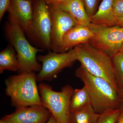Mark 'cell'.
Listing matches in <instances>:
<instances>
[{"label": "cell", "mask_w": 123, "mask_h": 123, "mask_svg": "<svg viewBox=\"0 0 123 123\" xmlns=\"http://www.w3.org/2000/svg\"><path fill=\"white\" fill-rule=\"evenodd\" d=\"M75 75L88 89L95 112L101 114L108 110L119 109L118 91L108 81L91 74L81 65L75 70Z\"/></svg>", "instance_id": "1"}, {"label": "cell", "mask_w": 123, "mask_h": 123, "mask_svg": "<svg viewBox=\"0 0 123 123\" xmlns=\"http://www.w3.org/2000/svg\"><path fill=\"white\" fill-rule=\"evenodd\" d=\"M37 81L36 75L34 72L21 73L6 79V93L11 98L12 106L16 108L43 106Z\"/></svg>", "instance_id": "2"}, {"label": "cell", "mask_w": 123, "mask_h": 123, "mask_svg": "<svg viewBox=\"0 0 123 123\" xmlns=\"http://www.w3.org/2000/svg\"><path fill=\"white\" fill-rule=\"evenodd\" d=\"M8 19L5 26L6 37L17 53L20 73L39 72L42 65L38 62L36 56L39 52L44 50L33 47L26 39L24 33L15 21Z\"/></svg>", "instance_id": "3"}, {"label": "cell", "mask_w": 123, "mask_h": 123, "mask_svg": "<svg viewBox=\"0 0 123 123\" xmlns=\"http://www.w3.org/2000/svg\"><path fill=\"white\" fill-rule=\"evenodd\" d=\"M74 48L77 60L81 66L92 75L107 81L118 91L111 57L89 43L77 45Z\"/></svg>", "instance_id": "4"}, {"label": "cell", "mask_w": 123, "mask_h": 123, "mask_svg": "<svg viewBox=\"0 0 123 123\" xmlns=\"http://www.w3.org/2000/svg\"><path fill=\"white\" fill-rule=\"evenodd\" d=\"M38 87L43 106L50 111L58 123H69L70 99L74 90L73 87L66 85L61 91L57 92L43 82Z\"/></svg>", "instance_id": "5"}, {"label": "cell", "mask_w": 123, "mask_h": 123, "mask_svg": "<svg viewBox=\"0 0 123 123\" xmlns=\"http://www.w3.org/2000/svg\"><path fill=\"white\" fill-rule=\"evenodd\" d=\"M51 31L49 7L44 0H36L31 24L26 32L27 37L36 47L51 50Z\"/></svg>", "instance_id": "6"}, {"label": "cell", "mask_w": 123, "mask_h": 123, "mask_svg": "<svg viewBox=\"0 0 123 123\" xmlns=\"http://www.w3.org/2000/svg\"><path fill=\"white\" fill-rule=\"evenodd\" d=\"M88 26L93 34L88 42L91 46L111 57L120 50L123 43V26H105L91 23Z\"/></svg>", "instance_id": "7"}, {"label": "cell", "mask_w": 123, "mask_h": 123, "mask_svg": "<svg viewBox=\"0 0 123 123\" xmlns=\"http://www.w3.org/2000/svg\"><path fill=\"white\" fill-rule=\"evenodd\" d=\"M38 61L42 62V69L36 75L37 81H51L64 68L72 66L77 60L75 48L65 53H58L49 51L45 55H38Z\"/></svg>", "instance_id": "8"}, {"label": "cell", "mask_w": 123, "mask_h": 123, "mask_svg": "<svg viewBox=\"0 0 123 123\" xmlns=\"http://www.w3.org/2000/svg\"><path fill=\"white\" fill-rule=\"evenodd\" d=\"M49 7L51 21V50L61 53L64 36L69 30L79 24L75 18L68 13Z\"/></svg>", "instance_id": "9"}, {"label": "cell", "mask_w": 123, "mask_h": 123, "mask_svg": "<svg viewBox=\"0 0 123 123\" xmlns=\"http://www.w3.org/2000/svg\"><path fill=\"white\" fill-rule=\"evenodd\" d=\"M14 112L1 119L0 123H46L51 115L43 106H19Z\"/></svg>", "instance_id": "10"}, {"label": "cell", "mask_w": 123, "mask_h": 123, "mask_svg": "<svg viewBox=\"0 0 123 123\" xmlns=\"http://www.w3.org/2000/svg\"><path fill=\"white\" fill-rule=\"evenodd\" d=\"M31 1L30 0H11L7 11L8 18L15 21L25 33L30 26L33 18Z\"/></svg>", "instance_id": "11"}, {"label": "cell", "mask_w": 123, "mask_h": 123, "mask_svg": "<svg viewBox=\"0 0 123 123\" xmlns=\"http://www.w3.org/2000/svg\"><path fill=\"white\" fill-rule=\"evenodd\" d=\"M93 34L88 26L78 24L66 32L61 46V53L67 52L74 46L88 43Z\"/></svg>", "instance_id": "12"}, {"label": "cell", "mask_w": 123, "mask_h": 123, "mask_svg": "<svg viewBox=\"0 0 123 123\" xmlns=\"http://www.w3.org/2000/svg\"><path fill=\"white\" fill-rule=\"evenodd\" d=\"M49 6L69 14L80 25L88 26L91 23L90 18L86 13L82 0H69Z\"/></svg>", "instance_id": "13"}, {"label": "cell", "mask_w": 123, "mask_h": 123, "mask_svg": "<svg viewBox=\"0 0 123 123\" xmlns=\"http://www.w3.org/2000/svg\"><path fill=\"white\" fill-rule=\"evenodd\" d=\"M114 0H102L97 12L91 18V23L104 26H116V18L113 13Z\"/></svg>", "instance_id": "14"}, {"label": "cell", "mask_w": 123, "mask_h": 123, "mask_svg": "<svg viewBox=\"0 0 123 123\" xmlns=\"http://www.w3.org/2000/svg\"><path fill=\"white\" fill-rule=\"evenodd\" d=\"M12 44H9L0 52V73L5 70L18 72L19 64L17 53Z\"/></svg>", "instance_id": "15"}, {"label": "cell", "mask_w": 123, "mask_h": 123, "mask_svg": "<svg viewBox=\"0 0 123 123\" xmlns=\"http://www.w3.org/2000/svg\"><path fill=\"white\" fill-rule=\"evenodd\" d=\"M99 115L90 103L80 110L70 112L69 123H97Z\"/></svg>", "instance_id": "16"}, {"label": "cell", "mask_w": 123, "mask_h": 123, "mask_svg": "<svg viewBox=\"0 0 123 123\" xmlns=\"http://www.w3.org/2000/svg\"><path fill=\"white\" fill-rule=\"evenodd\" d=\"M91 103V99L88 89L84 86L80 89L74 90L71 96L70 104V112L83 108Z\"/></svg>", "instance_id": "17"}, {"label": "cell", "mask_w": 123, "mask_h": 123, "mask_svg": "<svg viewBox=\"0 0 123 123\" xmlns=\"http://www.w3.org/2000/svg\"><path fill=\"white\" fill-rule=\"evenodd\" d=\"M115 78L119 88L123 85V51H119L111 57Z\"/></svg>", "instance_id": "18"}, {"label": "cell", "mask_w": 123, "mask_h": 123, "mask_svg": "<svg viewBox=\"0 0 123 123\" xmlns=\"http://www.w3.org/2000/svg\"><path fill=\"white\" fill-rule=\"evenodd\" d=\"M120 113L119 108L108 110L100 114L97 123H117Z\"/></svg>", "instance_id": "19"}, {"label": "cell", "mask_w": 123, "mask_h": 123, "mask_svg": "<svg viewBox=\"0 0 123 123\" xmlns=\"http://www.w3.org/2000/svg\"><path fill=\"white\" fill-rule=\"evenodd\" d=\"M84 2L86 11L88 17H92L97 12L98 8V5L101 0H82Z\"/></svg>", "instance_id": "20"}, {"label": "cell", "mask_w": 123, "mask_h": 123, "mask_svg": "<svg viewBox=\"0 0 123 123\" xmlns=\"http://www.w3.org/2000/svg\"><path fill=\"white\" fill-rule=\"evenodd\" d=\"M113 13L116 18L123 17V0H114Z\"/></svg>", "instance_id": "21"}, {"label": "cell", "mask_w": 123, "mask_h": 123, "mask_svg": "<svg viewBox=\"0 0 123 123\" xmlns=\"http://www.w3.org/2000/svg\"><path fill=\"white\" fill-rule=\"evenodd\" d=\"M11 0H0V21L5 13L8 11Z\"/></svg>", "instance_id": "22"}, {"label": "cell", "mask_w": 123, "mask_h": 123, "mask_svg": "<svg viewBox=\"0 0 123 123\" xmlns=\"http://www.w3.org/2000/svg\"><path fill=\"white\" fill-rule=\"evenodd\" d=\"M49 6L55 5L69 0H44Z\"/></svg>", "instance_id": "23"}, {"label": "cell", "mask_w": 123, "mask_h": 123, "mask_svg": "<svg viewBox=\"0 0 123 123\" xmlns=\"http://www.w3.org/2000/svg\"><path fill=\"white\" fill-rule=\"evenodd\" d=\"M119 108L120 110V113L117 123H123V103H120Z\"/></svg>", "instance_id": "24"}, {"label": "cell", "mask_w": 123, "mask_h": 123, "mask_svg": "<svg viewBox=\"0 0 123 123\" xmlns=\"http://www.w3.org/2000/svg\"><path fill=\"white\" fill-rule=\"evenodd\" d=\"M118 94L120 102L123 103V85L119 88Z\"/></svg>", "instance_id": "25"}, {"label": "cell", "mask_w": 123, "mask_h": 123, "mask_svg": "<svg viewBox=\"0 0 123 123\" xmlns=\"http://www.w3.org/2000/svg\"><path fill=\"white\" fill-rule=\"evenodd\" d=\"M116 25L123 26V17L117 18Z\"/></svg>", "instance_id": "26"}, {"label": "cell", "mask_w": 123, "mask_h": 123, "mask_svg": "<svg viewBox=\"0 0 123 123\" xmlns=\"http://www.w3.org/2000/svg\"><path fill=\"white\" fill-rule=\"evenodd\" d=\"M46 123H58L55 119L54 117L52 115H51L50 119Z\"/></svg>", "instance_id": "27"}, {"label": "cell", "mask_w": 123, "mask_h": 123, "mask_svg": "<svg viewBox=\"0 0 123 123\" xmlns=\"http://www.w3.org/2000/svg\"><path fill=\"white\" fill-rule=\"evenodd\" d=\"M120 51H123V45H122V47H121V49L120 50Z\"/></svg>", "instance_id": "28"}, {"label": "cell", "mask_w": 123, "mask_h": 123, "mask_svg": "<svg viewBox=\"0 0 123 123\" xmlns=\"http://www.w3.org/2000/svg\"><path fill=\"white\" fill-rule=\"evenodd\" d=\"M30 0L31 1H32L33 0Z\"/></svg>", "instance_id": "29"}]
</instances>
